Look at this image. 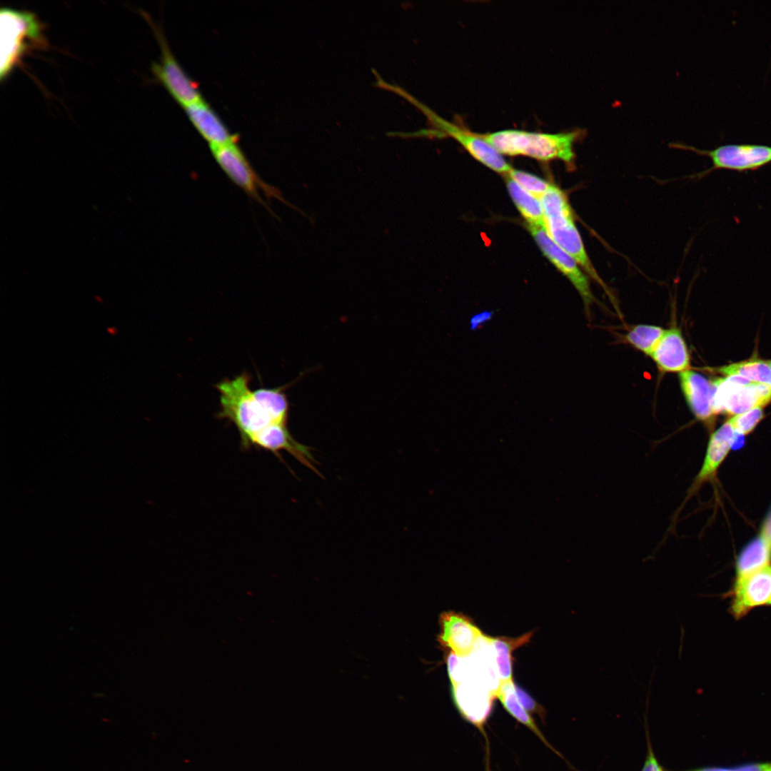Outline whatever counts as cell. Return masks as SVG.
Listing matches in <instances>:
<instances>
[{"instance_id": "cell-1", "label": "cell", "mask_w": 771, "mask_h": 771, "mask_svg": "<svg viewBox=\"0 0 771 771\" xmlns=\"http://www.w3.org/2000/svg\"><path fill=\"white\" fill-rule=\"evenodd\" d=\"M250 381V376L243 373L215 386L221 403L217 416L234 424L245 449L258 447L270 432L287 425L289 410L284 388L251 390Z\"/></svg>"}, {"instance_id": "cell-2", "label": "cell", "mask_w": 771, "mask_h": 771, "mask_svg": "<svg viewBox=\"0 0 771 771\" xmlns=\"http://www.w3.org/2000/svg\"><path fill=\"white\" fill-rule=\"evenodd\" d=\"M480 135L501 155L524 156L543 161L558 159L572 169L575 161L574 145L586 136L587 130L577 128L550 133L505 129Z\"/></svg>"}, {"instance_id": "cell-3", "label": "cell", "mask_w": 771, "mask_h": 771, "mask_svg": "<svg viewBox=\"0 0 771 771\" xmlns=\"http://www.w3.org/2000/svg\"><path fill=\"white\" fill-rule=\"evenodd\" d=\"M42 26L34 14L0 11V78L6 79L29 49L45 45Z\"/></svg>"}, {"instance_id": "cell-4", "label": "cell", "mask_w": 771, "mask_h": 771, "mask_svg": "<svg viewBox=\"0 0 771 771\" xmlns=\"http://www.w3.org/2000/svg\"><path fill=\"white\" fill-rule=\"evenodd\" d=\"M385 89L405 98L417 107L427 117L430 124L438 130L442 136H448L453 138L475 159L483 165L496 172L505 174L508 173L512 169V167L506 162L502 155L484 140L480 133L473 132L464 126L444 119L397 85L387 84Z\"/></svg>"}, {"instance_id": "cell-5", "label": "cell", "mask_w": 771, "mask_h": 771, "mask_svg": "<svg viewBox=\"0 0 771 771\" xmlns=\"http://www.w3.org/2000/svg\"><path fill=\"white\" fill-rule=\"evenodd\" d=\"M209 146L213 157L228 178L271 214L276 216L261 197V193H263L268 199L276 198L293 208L284 199L277 188L265 182L258 176L237 142Z\"/></svg>"}, {"instance_id": "cell-6", "label": "cell", "mask_w": 771, "mask_h": 771, "mask_svg": "<svg viewBox=\"0 0 771 771\" xmlns=\"http://www.w3.org/2000/svg\"><path fill=\"white\" fill-rule=\"evenodd\" d=\"M712 409L719 413L737 415L752 408H762L771 401V386L752 382L739 376L711 381Z\"/></svg>"}, {"instance_id": "cell-7", "label": "cell", "mask_w": 771, "mask_h": 771, "mask_svg": "<svg viewBox=\"0 0 771 771\" xmlns=\"http://www.w3.org/2000/svg\"><path fill=\"white\" fill-rule=\"evenodd\" d=\"M142 15L151 25L159 43L161 56L158 62L151 64V71L171 96L183 106L203 99L198 84L179 64L166 39L162 29L144 11Z\"/></svg>"}, {"instance_id": "cell-8", "label": "cell", "mask_w": 771, "mask_h": 771, "mask_svg": "<svg viewBox=\"0 0 771 771\" xmlns=\"http://www.w3.org/2000/svg\"><path fill=\"white\" fill-rule=\"evenodd\" d=\"M670 147L693 151L710 158L712 165L696 176L702 177L717 169L745 172L757 170L771 163V146L759 144H726L712 150H702L681 143Z\"/></svg>"}, {"instance_id": "cell-9", "label": "cell", "mask_w": 771, "mask_h": 771, "mask_svg": "<svg viewBox=\"0 0 771 771\" xmlns=\"http://www.w3.org/2000/svg\"><path fill=\"white\" fill-rule=\"evenodd\" d=\"M548 236L560 248L571 256L583 271L605 291L611 301V291L600 277L585 248L583 239L573 220L572 210L545 218Z\"/></svg>"}, {"instance_id": "cell-10", "label": "cell", "mask_w": 771, "mask_h": 771, "mask_svg": "<svg viewBox=\"0 0 771 771\" xmlns=\"http://www.w3.org/2000/svg\"><path fill=\"white\" fill-rule=\"evenodd\" d=\"M735 435V431L728 421L711 434L702 467L687 490L682 504L675 512L670 530L674 528L679 513L687 501L697 493L702 485L714 481L719 468L732 447Z\"/></svg>"}, {"instance_id": "cell-11", "label": "cell", "mask_w": 771, "mask_h": 771, "mask_svg": "<svg viewBox=\"0 0 771 771\" xmlns=\"http://www.w3.org/2000/svg\"><path fill=\"white\" fill-rule=\"evenodd\" d=\"M731 614L740 619L757 607L771 605V565L735 578L731 591Z\"/></svg>"}, {"instance_id": "cell-12", "label": "cell", "mask_w": 771, "mask_h": 771, "mask_svg": "<svg viewBox=\"0 0 771 771\" xmlns=\"http://www.w3.org/2000/svg\"><path fill=\"white\" fill-rule=\"evenodd\" d=\"M528 227L543 254L571 282L588 309L595 301L588 276L571 256L553 241L547 234L545 228L529 225Z\"/></svg>"}, {"instance_id": "cell-13", "label": "cell", "mask_w": 771, "mask_h": 771, "mask_svg": "<svg viewBox=\"0 0 771 771\" xmlns=\"http://www.w3.org/2000/svg\"><path fill=\"white\" fill-rule=\"evenodd\" d=\"M440 627L438 640L440 645L460 657L470 655L484 635L468 617L453 611L440 615Z\"/></svg>"}, {"instance_id": "cell-14", "label": "cell", "mask_w": 771, "mask_h": 771, "mask_svg": "<svg viewBox=\"0 0 771 771\" xmlns=\"http://www.w3.org/2000/svg\"><path fill=\"white\" fill-rule=\"evenodd\" d=\"M452 695L462 716L483 732L495 694L476 681L465 680L452 686Z\"/></svg>"}, {"instance_id": "cell-15", "label": "cell", "mask_w": 771, "mask_h": 771, "mask_svg": "<svg viewBox=\"0 0 771 771\" xmlns=\"http://www.w3.org/2000/svg\"><path fill=\"white\" fill-rule=\"evenodd\" d=\"M183 107L190 120L208 142L209 146L238 142V136L229 131L222 119L203 99Z\"/></svg>"}, {"instance_id": "cell-16", "label": "cell", "mask_w": 771, "mask_h": 771, "mask_svg": "<svg viewBox=\"0 0 771 771\" xmlns=\"http://www.w3.org/2000/svg\"><path fill=\"white\" fill-rule=\"evenodd\" d=\"M680 384L687 405L697 419L712 424V385L702 375L686 370L679 373Z\"/></svg>"}, {"instance_id": "cell-17", "label": "cell", "mask_w": 771, "mask_h": 771, "mask_svg": "<svg viewBox=\"0 0 771 771\" xmlns=\"http://www.w3.org/2000/svg\"><path fill=\"white\" fill-rule=\"evenodd\" d=\"M650 356L663 372H678L687 370L690 354L680 330L672 327L665 332Z\"/></svg>"}, {"instance_id": "cell-18", "label": "cell", "mask_w": 771, "mask_h": 771, "mask_svg": "<svg viewBox=\"0 0 771 771\" xmlns=\"http://www.w3.org/2000/svg\"><path fill=\"white\" fill-rule=\"evenodd\" d=\"M771 565V545L758 535L740 551L736 559V578Z\"/></svg>"}, {"instance_id": "cell-19", "label": "cell", "mask_w": 771, "mask_h": 771, "mask_svg": "<svg viewBox=\"0 0 771 771\" xmlns=\"http://www.w3.org/2000/svg\"><path fill=\"white\" fill-rule=\"evenodd\" d=\"M531 636L532 633H526L516 638L488 636L500 683L513 680L512 653L518 647L526 644L531 638Z\"/></svg>"}, {"instance_id": "cell-20", "label": "cell", "mask_w": 771, "mask_h": 771, "mask_svg": "<svg viewBox=\"0 0 771 771\" xmlns=\"http://www.w3.org/2000/svg\"><path fill=\"white\" fill-rule=\"evenodd\" d=\"M498 698L507 712L517 721L529 728L543 742L560 757L558 753L547 741L529 712L525 710L518 699L513 680L502 682L496 692Z\"/></svg>"}, {"instance_id": "cell-21", "label": "cell", "mask_w": 771, "mask_h": 771, "mask_svg": "<svg viewBox=\"0 0 771 771\" xmlns=\"http://www.w3.org/2000/svg\"><path fill=\"white\" fill-rule=\"evenodd\" d=\"M506 184L515 205L528 225L545 228V216L540 199L526 191L508 176H506Z\"/></svg>"}, {"instance_id": "cell-22", "label": "cell", "mask_w": 771, "mask_h": 771, "mask_svg": "<svg viewBox=\"0 0 771 771\" xmlns=\"http://www.w3.org/2000/svg\"><path fill=\"white\" fill-rule=\"evenodd\" d=\"M715 370L726 377L739 376L750 381L771 386V368L764 360L751 358L717 368Z\"/></svg>"}, {"instance_id": "cell-23", "label": "cell", "mask_w": 771, "mask_h": 771, "mask_svg": "<svg viewBox=\"0 0 771 771\" xmlns=\"http://www.w3.org/2000/svg\"><path fill=\"white\" fill-rule=\"evenodd\" d=\"M664 332L665 329L657 326L640 324L630 329L625 338L633 347L650 356Z\"/></svg>"}, {"instance_id": "cell-24", "label": "cell", "mask_w": 771, "mask_h": 771, "mask_svg": "<svg viewBox=\"0 0 771 771\" xmlns=\"http://www.w3.org/2000/svg\"><path fill=\"white\" fill-rule=\"evenodd\" d=\"M539 199L545 218L572 210L565 194L553 184Z\"/></svg>"}, {"instance_id": "cell-25", "label": "cell", "mask_w": 771, "mask_h": 771, "mask_svg": "<svg viewBox=\"0 0 771 771\" xmlns=\"http://www.w3.org/2000/svg\"><path fill=\"white\" fill-rule=\"evenodd\" d=\"M506 176L538 198L543 196L551 185L535 175L513 168Z\"/></svg>"}, {"instance_id": "cell-26", "label": "cell", "mask_w": 771, "mask_h": 771, "mask_svg": "<svg viewBox=\"0 0 771 771\" xmlns=\"http://www.w3.org/2000/svg\"><path fill=\"white\" fill-rule=\"evenodd\" d=\"M763 418L762 408L757 407L742 413L735 415L727 421L735 432L745 435L750 433Z\"/></svg>"}, {"instance_id": "cell-27", "label": "cell", "mask_w": 771, "mask_h": 771, "mask_svg": "<svg viewBox=\"0 0 771 771\" xmlns=\"http://www.w3.org/2000/svg\"><path fill=\"white\" fill-rule=\"evenodd\" d=\"M687 771H771V762L751 763L733 767H707Z\"/></svg>"}, {"instance_id": "cell-28", "label": "cell", "mask_w": 771, "mask_h": 771, "mask_svg": "<svg viewBox=\"0 0 771 771\" xmlns=\"http://www.w3.org/2000/svg\"><path fill=\"white\" fill-rule=\"evenodd\" d=\"M515 693L518 700L528 712H535L543 718L544 715L543 708L537 703L533 697L529 695L523 689L515 683Z\"/></svg>"}, {"instance_id": "cell-29", "label": "cell", "mask_w": 771, "mask_h": 771, "mask_svg": "<svg viewBox=\"0 0 771 771\" xmlns=\"http://www.w3.org/2000/svg\"><path fill=\"white\" fill-rule=\"evenodd\" d=\"M647 735V754L641 771H665L657 760Z\"/></svg>"}, {"instance_id": "cell-30", "label": "cell", "mask_w": 771, "mask_h": 771, "mask_svg": "<svg viewBox=\"0 0 771 771\" xmlns=\"http://www.w3.org/2000/svg\"><path fill=\"white\" fill-rule=\"evenodd\" d=\"M759 535L771 545V509L762 524Z\"/></svg>"}, {"instance_id": "cell-31", "label": "cell", "mask_w": 771, "mask_h": 771, "mask_svg": "<svg viewBox=\"0 0 771 771\" xmlns=\"http://www.w3.org/2000/svg\"><path fill=\"white\" fill-rule=\"evenodd\" d=\"M490 318L491 313L488 312L482 313L473 316L471 319L472 328H475L478 326H479L486 320H489Z\"/></svg>"}, {"instance_id": "cell-32", "label": "cell", "mask_w": 771, "mask_h": 771, "mask_svg": "<svg viewBox=\"0 0 771 771\" xmlns=\"http://www.w3.org/2000/svg\"><path fill=\"white\" fill-rule=\"evenodd\" d=\"M106 331L111 336H116L119 333V330L116 326H111L106 328Z\"/></svg>"}, {"instance_id": "cell-33", "label": "cell", "mask_w": 771, "mask_h": 771, "mask_svg": "<svg viewBox=\"0 0 771 771\" xmlns=\"http://www.w3.org/2000/svg\"><path fill=\"white\" fill-rule=\"evenodd\" d=\"M94 299H95V300H96V301H97V302H98L99 303H101V304H102V303H104V299H103V298H101V296H94Z\"/></svg>"}, {"instance_id": "cell-34", "label": "cell", "mask_w": 771, "mask_h": 771, "mask_svg": "<svg viewBox=\"0 0 771 771\" xmlns=\"http://www.w3.org/2000/svg\"><path fill=\"white\" fill-rule=\"evenodd\" d=\"M766 361H767V364L770 366V367L771 368V360Z\"/></svg>"}, {"instance_id": "cell-35", "label": "cell", "mask_w": 771, "mask_h": 771, "mask_svg": "<svg viewBox=\"0 0 771 771\" xmlns=\"http://www.w3.org/2000/svg\"></svg>"}]
</instances>
